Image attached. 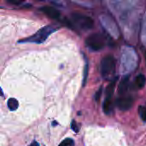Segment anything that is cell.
I'll use <instances>...</instances> for the list:
<instances>
[{
	"label": "cell",
	"mask_w": 146,
	"mask_h": 146,
	"mask_svg": "<svg viewBox=\"0 0 146 146\" xmlns=\"http://www.w3.org/2000/svg\"><path fill=\"white\" fill-rule=\"evenodd\" d=\"M139 116L141 117L142 121L146 122V106L145 105H142L139 106Z\"/></svg>",
	"instance_id": "cell-12"
},
{
	"label": "cell",
	"mask_w": 146,
	"mask_h": 146,
	"mask_svg": "<svg viewBox=\"0 0 146 146\" xmlns=\"http://www.w3.org/2000/svg\"><path fill=\"white\" fill-rule=\"evenodd\" d=\"M37 1H43V0H37Z\"/></svg>",
	"instance_id": "cell-20"
},
{
	"label": "cell",
	"mask_w": 146,
	"mask_h": 146,
	"mask_svg": "<svg viewBox=\"0 0 146 146\" xmlns=\"http://www.w3.org/2000/svg\"><path fill=\"white\" fill-rule=\"evenodd\" d=\"M115 68V60L113 56L108 55L104 56L100 64V70L101 74L103 77H108L112 73H114Z\"/></svg>",
	"instance_id": "cell-4"
},
{
	"label": "cell",
	"mask_w": 146,
	"mask_h": 146,
	"mask_svg": "<svg viewBox=\"0 0 146 146\" xmlns=\"http://www.w3.org/2000/svg\"><path fill=\"white\" fill-rule=\"evenodd\" d=\"M129 87V76H125L123 79H121V80L120 81L119 86H118V92L121 95H124Z\"/></svg>",
	"instance_id": "cell-7"
},
{
	"label": "cell",
	"mask_w": 146,
	"mask_h": 146,
	"mask_svg": "<svg viewBox=\"0 0 146 146\" xmlns=\"http://www.w3.org/2000/svg\"><path fill=\"white\" fill-rule=\"evenodd\" d=\"M74 142L72 139H65L58 146H74Z\"/></svg>",
	"instance_id": "cell-13"
},
{
	"label": "cell",
	"mask_w": 146,
	"mask_h": 146,
	"mask_svg": "<svg viewBox=\"0 0 146 146\" xmlns=\"http://www.w3.org/2000/svg\"><path fill=\"white\" fill-rule=\"evenodd\" d=\"M145 61H146V53H145Z\"/></svg>",
	"instance_id": "cell-21"
},
{
	"label": "cell",
	"mask_w": 146,
	"mask_h": 146,
	"mask_svg": "<svg viewBox=\"0 0 146 146\" xmlns=\"http://www.w3.org/2000/svg\"><path fill=\"white\" fill-rule=\"evenodd\" d=\"M87 74H88V63L86 62L85 65V69H84V79H83V86L86 85V79H87Z\"/></svg>",
	"instance_id": "cell-14"
},
{
	"label": "cell",
	"mask_w": 146,
	"mask_h": 146,
	"mask_svg": "<svg viewBox=\"0 0 146 146\" xmlns=\"http://www.w3.org/2000/svg\"><path fill=\"white\" fill-rule=\"evenodd\" d=\"M104 111L106 115H110L114 111V106L112 103V99H106L104 100V105H103Z\"/></svg>",
	"instance_id": "cell-8"
},
{
	"label": "cell",
	"mask_w": 146,
	"mask_h": 146,
	"mask_svg": "<svg viewBox=\"0 0 146 146\" xmlns=\"http://www.w3.org/2000/svg\"><path fill=\"white\" fill-rule=\"evenodd\" d=\"M41 11L45 15H47L48 17L51 18V19H54V20L58 19L61 15L60 12L56 8L51 7V6H44L43 8H41Z\"/></svg>",
	"instance_id": "cell-6"
},
{
	"label": "cell",
	"mask_w": 146,
	"mask_h": 146,
	"mask_svg": "<svg viewBox=\"0 0 146 146\" xmlns=\"http://www.w3.org/2000/svg\"><path fill=\"white\" fill-rule=\"evenodd\" d=\"M115 104L120 110L127 111L132 108L133 104V99L132 97H121L116 100Z\"/></svg>",
	"instance_id": "cell-5"
},
{
	"label": "cell",
	"mask_w": 146,
	"mask_h": 146,
	"mask_svg": "<svg viewBox=\"0 0 146 146\" xmlns=\"http://www.w3.org/2000/svg\"><path fill=\"white\" fill-rule=\"evenodd\" d=\"M18 106H19V103L15 98H9L8 100V108L10 110L14 111V110H17Z\"/></svg>",
	"instance_id": "cell-11"
},
{
	"label": "cell",
	"mask_w": 146,
	"mask_h": 146,
	"mask_svg": "<svg viewBox=\"0 0 146 146\" xmlns=\"http://www.w3.org/2000/svg\"><path fill=\"white\" fill-rule=\"evenodd\" d=\"M115 82L116 80H115L114 81L110 82V85L107 86L106 88V99H112L113 94H114V91H115Z\"/></svg>",
	"instance_id": "cell-9"
},
{
	"label": "cell",
	"mask_w": 146,
	"mask_h": 146,
	"mask_svg": "<svg viewBox=\"0 0 146 146\" xmlns=\"http://www.w3.org/2000/svg\"><path fill=\"white\" fill-rule=\"evenodd\" d=\"M102 89H103V88L101 87V88L97 92V93H96V95H95V100H96L97 102L100 99V97H101V94H102Z\"/></svg>",
	"instance_id": "cell-17"
},
{
	"label": "cell",
	"mask_w": 146,
	"mask_h": 146,
	"mask_svg": "<svg viewBox=\"0 0 146 146\" xmlns=\"http://www.w3.org/2000/svg\"><path fill=\"white\" fill-rule=\"evenodd\" d=\"M0 96L2 97V96H3V90L0 88Z\"/></svg>",
	"instance_id": "cell-19"
},
{
	"label": "cell",
	"mask_w": 146,
	"mask_h": 146,
	"mask_svg": "<svg viewBox=\"0 0 146 146\" xmlns=\"http://www.w3.org/2000/svg\"><path fill=\"white\" fill-rule=\"evenodd\" d=\"M71 127H72V129L75 132V133H78L79 132V127H78V125H77V123H76V121H72V123H71Z\"/></svg>",
	"instance_id": "cell-15"
},
{
	"label": "cell",
	"mask_w": 146,
	"mask_h": 146,
	"mask_svg": "<svg viewBox=\"0 0 146 146\" xmlns=\"http://www.w3.org/2000/svg\"><path fill=\"white\" fill-rule=\"evenodd\" d=\"M58 30V27H56V26H53V25H50V26H46L41 29H39L36 33H34L33 35L27 38H24V39H21L19 41V43H34V44H41V43H44L47 38L48 37L55 33L56 31Z\"/></svg>",
	"instance_id": "cell-1"
},
{
	"label": "cell",
	"mask_w": 146,
	"mask_h": 146,
	"mask_svg": "<svg viewBox=\"0 0 146 146\" xmlns=\"http://www.w3.org/2000/svg\"><path fill=\"white\" fill-rule=\"evenodd\" d=\"M71 17L72 21L75 24L76 27H78L81 30L87 31L94 27V21L90 16L80 13H73Z\"/></svg>",
	"instance_id": "cell-2"
},
{
	"label": "cell",
	"mask_w": 146,
	"mask_h": 146,
	"mask_svg": "<svg viewBox=\"0 0 146 146\" xmlns=\"http://www.w3.org/2000/svg\"><path fill=\"white\" fill-rule=\"evenodd\" d=\"M6 1L11 4H14V5H20L21 3H22V2L24 0H6Z\"/></svg>",
	"instance_id": "cell-16"
},
{
	"label": "cell",
	"mask_w": 146,
	"mask_h": 146,
	"mask_svg": "<svg viewBox=\"0 0 146 146\" xmlns=\"http://www.w3.org/2000/svg\"><path fill=\"white\" fill-rule=\"evenodd\" d=\"M146 83V78L144 74H139L135 80V86L138 89H142Z\"/></svg>",
	"instance_id": "cell-10"
},
{
	"label": "cell",
	"mask_w": 146,
	"mask_h": 146,
	"mask_svg": "<svg viewBox=\"0 0 146 146\" xmlns=\"http://www.w3.org/2000/svg\"><path fill=\"white\" fill-rule=\"evenodd\" d=\"M30 146H39V145H38L36 141H33V142L30 145Z\"/></svg>",
	"instance_id": "cell-18"
},
{
	"label": "cell",
	"mask_w": 146,
	"mask_h": 146,
	"mask_svg": "<svg viewBox=\"0 0 146 146\" xmlns=\"http://www.w3.org/2000/svg\"><path fill=\"white\" fill-rule=\"evenodd\" d=\"M86 44L92 50H101L105 45V38L100 33H93L88 36L86 39Z\"/></svg>",
	"instance_id": "cell-3"
}]
</instances>
